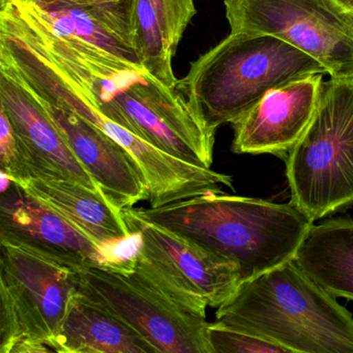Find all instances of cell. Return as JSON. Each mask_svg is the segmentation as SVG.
Listing matches in <instances>:
<instances>
[{"label": "cell", "instance_id": "obj_1", "mask_svg": "<svg viewBox=\"0 0 353 353\" xmlns=\"http://www.w3.org/2000/svg\"><path fill=\"white\" fill-rule=\"evenodd\" d=\"M46 41L59 61L99 98L113 100L130 130L190 164L210 168L216 133L192 108L179 88H170L141 63L52 28Z\"/></svg>", "mask_w": 353, "mask_h": 353}, {"label": "cell", "instance_id": "obj_2", "mask_svg": "<svg viewBox=\"0 0 353 353\" xmlns=\"http://www.w3.org/2000/svg\"><path fill=\"white\" fill-rule=\"evenodd\" d=\"M230 260L241 281L294 259L314 221L292 203L208 192L160 208H125Z\"/></svg>", "mask_w": 353, "mask_h": 353}, {"label": "cell", "instance_id": "obj_3", "mask_svg": "<svg viewBox=\"0 0 353 353\" xmlns=\"http://www.w3.org/2000/svg\"><path fill=\"white\" fill-rule=\"evenodd\" d=\"M216 323L258 334L291 353H353V317L294 260L241 281Z\"/></svg>", "mask_w": 353, "mask_h": 353}, {"label": "cell", "instance_id": "obj_4", "mask_svg": "<svg viewBox=\"0 0 353 353\" xmlns=\"http://www.w3.org/2000/svg\"><path fill=\"white\" fill-rule=\"evenodd\" d=\"M77 292L145 339L157 352L212 353L208 303L175 284L136 248L77 272Z\"/></svg>", "mask_w": 353, "mask_h": 353}, {"label": "cell", "instance_id": "obj_5", "mask_svg": "<svg viewBox=\"0 0 353 353\" xmlns=\"http://www.w3.org/2000/svg\"><path fill=\"white\" fill-rule=\"evenodd\" d=\"M324 68L307 53L268 34L230 32L190 65L177 88L216 133L233 123L274 88Z\"/></svg>", "mask_w": 353, "mask_h": 353}, {"label": "cell", "instance_id": "obj_6", "mask_svg": "<svg viewBox=\"0 0 353 353\" xmlns=\"http://www.w3.org/2000/svg\"><path fill=\"white\" fill-rule=\"evenodd\" d=\"M285 160L290 203L314 222L353 205V77L323 82L315 117Z\"/></svg>", "mask_w": 353, "mask_h": 353}, {"label": "cell", "instance_id": "obj_7", "mask_svg": "<svg viewBox=\"0 0 353 353\" xmlns=\"http://www.w3.org/2000/svg\"><path fill=\"white\" fill-rule=\"evenodd\" d=\"M77 272L34 252L0 243V353L52 352Z\"/></svg>", "mask_w": 353, "mask_h": 353}, {"label": "cell", "instance_id": "obj_8", "mask_svg": "<svg viewBox=\"0 0 353 353\" xmlns=\"http://www.w3.org/2000/svg\"><path fill=\"white\" fill-rule=\"evenodd\" d=\"M230 32L268 34L353 77V11L340 0H225Z\"/></svg>", "mask_w": 353, "mask_h": 353}, {"label": "cell", "instance_id": "obj_9", "mask_svg": "<svg viewBox=\"0 0 353 353\" xmlns=\"http://www.w3.org/2000/svg\"><path fill=\"white\" fill-rule=\"evenodd\" d=\"M0 173V243L30 250L76 272L123 259Z\"/></svg>", "mask_w": 353, "mask_h": 353}, {"label": "cell", "instance_id": "obj_10", "mask_svg": "<svg viewBox=\"0 0 353 353\" xmlns=\"http://www.w3.org/2000/svg\"><path fill=\"white\" fill-rule=\"evenodd\" d=\"M3 173L102 247L112 250L136 236L123 210L102 191L90 189L44 164L28 152L21 139L15 162Z\"/></svg>", "mask_w": 353, "mask_h": 353}, {"label": "cell", "instance_id": "obj_11", "mask_svg": "<svg viewBox=\"0 0 353 353\" xmlns=\"http://www.w3.org/2000/svg\"><path fill=\"white\" fill-rule=\"evenodd\" d=\"M140 251L175 284L208 307H219L241 282L239 268L230 260L165 227L146 222L123 210Z\"/></svg>", "mask_w": 353, "mask_h": 353}, {"label": "cell", "instance_id": "obj_12", "mask_svg": "<svg viewBox=\"0 0 353 353\" xmlns=\"http://www.w3.org/2000/svg\"><path fill=\"white\" fill-rule=\"evenodd\" d=\"M322 84L323 74H315L270 90L231 123L232 152L286 159L315 117Z\"/></svg>", "mask_w": 353, "mask_h": 353}, {"label": "cell", "instance_id": "obj_13", "mask_svg": "<svg viewBox=\"0 0 353 353\" xmlns=\"http://www.w3.org/2000/svg\"><path fill=\"white\" fill-rule=\"evenodd\" d=\"M28 88L63 136L74 156L113 205L123 210L148 199V185L143 175L123 146L98 128L70 111L50 104L37 96L28 86Z\"/></svg>", "mask_w": 353, "mask_h": 353}, {"label": "cell", "instance_id": "obj_14", "mask_svg": "<svg viewBox=\"0 0 353 353\" xmlns=\"http://www.w3.org/2000/svg\"><path fill=\"white\" fill-rule=\"evenodd\" d=\"M0 108L7 112L16 133L32 156L90 189L100 190L28 86L3 63H0Z\"/></svg>", "mask_w": 353, "mask_h": 353}, {"label": "cell", "instance_id": "obj_15", "mask_svg": "<svg viewBox=\"0 0 353 353\" xmlns=\"http://www.w3.org/2000/svg\"><path fill=\"white\" fill-rule=\"evenodd\" d=\"M51 349L59 353H158L135 330L78 292L70 299Z\"/></svg>", "mask_w": 353, "mask_h": 353}, {"label": "cell", "instance_id": "obj_16", "mask_svg": "<svg viewBox=\"0 0 353 353\" xmlns=\"http://www.w3.org/2000/svg\"><path fill=\"white\" fill-rule=\"evenodd\" d=\"M293 260L326 292L353 301V220L312 225Z\"/></svg>", "mask_w": 353, "mask_h": 353}, {"label": "cell", "instance_id": "obj_17", "mask_svg": "<svg viewBox=\"0 0 353 353\" xmlns=\"http://www.w3.org/2000/svg\"><path fill=\"white\" fill-rule=\"evenodd\" d=\"M39 10L47 23L61 36L85 41L117 57L141 63L139 53L135 48L101 26L86 12L57 0H52L44 9L39 8Z\"/></svg>", "mask_w": 353, "mask_h": 353}, {"label": "cell", "instance_id": "obj_18", "mask_svg": "<svg viewBox=\"0 0 353 353\" xmlns=\"http://www.w3.org/2000/svg\"><path fill=\"white\" fill-rule=\"evenodd\" d=\"M137 34L138 50L144 68L163 83L177 88L179 79L172 68L175 53L169 46L150 0H138Z\"/></svg>", "mask_w": 353, "mask_h": 353}, {"label": "cell", "instance_id": "obj_19", "mask_svg": "<svg viewBox=\"0 0 353 353\" xmlns=\"http://www.w3.org/2000/svg\"><path fill=\"white\" fill-rule=\"evenodd\" d=\"M86 12L101 26L138 50V0H57ZM140 55V54H139Z\"/></svg>", "mask_w": 353, "mask_h": 353}, {"label": "cell", "instance_id": "obj_20", "mask_svg": "<svg viewBox=\"0 0 353 353\" xmlns=\"http://www.w3.org/2000/svg\"><path fill=\"white\" fill-rule=\"evenodd\" d=\"M212 353H291L289 349L258 334L212 322L208 326Z\"/></svg>", "mask_w": 353, "mask_h": 353}, {"label": "cell", "instance_id": "obj_21", "mask_svg": "<svg viewBox=\"0 0 353 353\" xmlns=\"http://www.w3.org/2000/svg\"><path fill=\"white\" fill-rule=\"evenodd\" d=\"M173 52L196 15L195 0H150Z\"/></svg>", "mask_w": 353, "mask_h": 353}, {"label": "cell", "instance_id": "obj_22", "mask_svg": "<svg viewBox=\"0 0 353 353\" xmlns=\"http://www.w3.org/2000/svg\"><path fill=\"white\" fill-rule=\"evenodd\" d=\"M14 1L20 3V5L34 6V7L40 8V9H44L52 0H14Z\"/></svg>", "mask_w": 353, "mask_h": 353}, {"label": "cell", "instance_id": "obj_23", "mask_svg": "<svg viewBox=\"0 0 353 353\" xmlns=\"http://www.w3.org/2000/svg\"><path fill=\"white\" fill-rule=\"evenodd\" d=\"M341 3L348 8V9L352 10L353 11V0H340Z\"/></svg>", "mask_w": 353, "mask_h": 353}]
</instances>
